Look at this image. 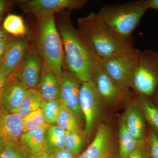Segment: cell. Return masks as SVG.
Returning <instances> with one entry per match:
<instances>
[{
    "instance_id": "cell-1",
    "label": "cell",
    "mask_w": 158,
    "mask_h": 158,
    "mask_svg": "<svg viewBox=\"0 0 158 158\" xmlns=\"http://www.w3.org/2000/svg\"><path fill=\"white\" fill-rule=\"evenodd\" d=\"M58 27L66 69L75 75L82 83L92 81L98 60L73 26L70 11L60 12Z\"/></svg>"
},
{
    "instance_id": "cell-2",
    "label": "cell",
    "mask_w": 158,
    "mask_h": 158,
    "mask_svg": "<svg viewBox=\"0 0 158 158\" xmlns=\"http://www.w3.org/2000/svg\"><path fill=\"white\" fill-rule=\"evenodd\" d=\"M77 24L79 34L98 61L134 47L132 38L118 36L97 13L91 11L87 16L79 18Z\"/></svg>"
},
{
    "instance_id": "cell-3",
    "label": "cell",
    "mask_w": 158,
    "mask_h": 158,
    "mask_svg": "<svg viewBox=\"0 0 158 158\" xmlns=\"http://www.w3.org/2000/svg\"><path fill=\"white\" fill-rule=\"evenodd\" d=\"M148 10L147 0H138L123 4L106 5L98 14L116 34L124 38H132V34Z\"/></svg>"
},
{
    "instance_id": "cell-4",
    "label": "cell",
    "mask_w": 158,
    "mask_h": 158,
    "mask_svg": "<svg viewBox=\"0 0 158 158\" xmlns=\"http://www.w3.org/2000/svg\"><path fill=\"white\" fill-rule=\"evenodd\" d=\"M54 16L38 18L37 49L44 62L52 69L60 81L63 72L64 51Z\"/></svg>"
},
{
    "instance_id": "cell-5",
    "label": "cell",
    "mask_w": 158,
    "mask_h": 158,
    "mask_svg": "<svg viewBox=\"0 0 158 158\" xmlns=\"http://www.w3.org/2000/svg\"><path fill=\"white\" fill-rule=\"evenodd\" d=\"M132 88L139 95L149 97L158 88V53L151 50L140 51Z\"/></svg>"
},
{
    "instance_id": "cell-6",
    "label": "cell",
    "mask_w": 158,
    "mask_h": 158,
    "mask_svg": "<svg viewBox=\"0 0 158 158\" xmlns=\"http://www.w3.org/2000/svg\"><path fill=\"white\" fill-rule=\"evenodd\" d=\"M140 51L134 47L127 49L107 59L99 60L104 70L126 89L132 88V80Z\"/></svg>"
},
{
    "instance_id": "cell-7",
    "label": "cell",
    "mask_w": 158,
    "mask_h": 158,
    "mask_svg": "<svg viewBox=\"0 0 158 158\" xmlns=\"http://www.w3.org/2000/svg\"><path fill=\"white\" fill-rule=\"evenodd\" d=\"M79 102L85 123V135L90 137L98 123L105 104L93 81L82 83Z\"/></svg>"
},
{
    "instance_id": "cell-8",
    "label": "cell",
    "mask_w": 158,
    "mask_h": 158,
    "mask_svg": "<svg viewBox=\"0 0 158 158\" xmlns=\"http://www.w3.org/2000/svg\"><path fill=\"white\" fill-rule=\"evenodd\" d=\"M92 81L105 104L116 106L127 99L129 90L123 87L109 76L98 61Z\"/></svg>"
},
{
    "instance_id": "cell-9",
    "label": "cell",
    "mask_w": 158,
    "mask_h": 158,
    "mask_svg": "<svg viewBox=\"0 0 158 158\" xmlns=\"http://www.w3.org/2000/svg\"><path fill=\"white\" fill-rule=\"evenodd\" d=\"M44 62L37 48L31 47L13 77L28 89H38L42 76Z\"/></svg>"
},
{
    "instance_id": "cell-10",
    "label": "cell",
    "mask_w": 158,
    "mask_h": 158,
    "mask_svg": "<svg viewBox=\"0 0 158 158\" xmlns=\"http://www.w3.org/2000/svg\"><path fill=\"white\" fill-rule=\"evenodd\" d=\"M21 2L23 11L38 17L55 15L65 9L69 11L81 9L88 2L86 0H31Z\"/></svg>"
},
{
    "instance_id": "cell-11",
    "label": "cell",
    "mask_w": 158,
    "mask_h": 158,
    "mask_svg": "<svg viewBox=\"0 0 158 158\" xmlns=\"http://www.w3.org/2000/svg\"><path fill=\"white\" fill-rule=\"evenodd\" d=\"M60 83L62 104L73 113L81 124L84 120L79 102L82 82L75 75L66 69L62 72Z\"/></svg>"
},
{
    "instance_id": "cell-12",
    "label": "cell",
    "mask_w": 158,
    "mask_h": 158,
    "mask_svg": "<svg viewBox=\"0 0 158 158\" xmlns=\"http://www.w3.org/2000/svg\"><path fill=\"white\" fill-rule=\"evenodd\" d=\"M115 154L112 130L108 125L101 123L91 144L79 158H114Z\"/></svg>"
},
{
    "instance_id": "cell-13",
    "label": "cell",
    "mask_w": 158,
    "mask_h": 158,
    "mask_svg": "<svg viewBox=\"0 0 158 158\" xmlns=\"http://www.w3.org/2000/svg\"><path fill=\"white\" fill-rule=\"evenodd\" d=\"M27 52V44L24 38L9 41L4 57L0 62V75L10 78L19 68Z\"/></svg>"
},
{
    "instance_id": "cell-14",
    "label": "cell",
    "mask_w": 158,
    "mask_h": 158,
    "mask_svg": "<svg viewBox=\"0 0 158 158\" xmlns=\"http://www.w3.org/2000/svg\"><path fill=\"white\" fill-rule=\"evenodd\" d=\"M128 107L123 117L127 131L136 141H145L144 117L140 105L137 101H134Z\"/></svg>"
},
{
    "instance_id": "cell-15",
    "label": "cell",
    "mask_w": 158,
    "mask_h": 158,
    "mask_svg": "<svg viewBox=\"0 0 158 158\" xmlns=\"http://www.w3.org/2000/svg\"><path fill=\"white\" fill-rule=\"evenodd\" d=\"M28 89L14 77L10 78L0 101L2 107L9 113H17Z\"/></svg>"
},
{
    "instance_id": "cell-16",
    "label": "cell",
    "mask_w": 158,
    "mask_h": 158,
    "mask_svg": "<svg viewBox=\"0 0 158 158\" xmlns=\"http://www.w3.org/2000/svg\"><path fill=\"white\" fill-rule=\"evenodd\" d=\"M23 133V118L17 113L3 109L0 116V139L3 141H19Z\"/></svg>"
},
{
    "instance_id": "cell-17",
    "label": "cell",
    "mask_w": 158,
    "mask_h": 158,
    "mask_svg": "<svg viewBox=\"0 0 158 158\" xmlns=\"http://www.w3.org/2000/svg\"><path fill=\"white\" fill-rule=\"evenodd\" d=\"M38 90L44 101L60 99V81L53 71L44 62Z\"/></svg>"
},
{
    "instance_id": "cell-18",
    "label": "cell",
    "mask_w": 158,
    "mask_h": 158,
    "mask_svg": "<svg viewBox=\"0 0 158 158\" xmlns=\"http://www.w3.org/2000/svg\"><path fill=\"white\" fill-rule=\"evenodd\" d=\"M46 127L23 133L20 137V143L28 152L31 157L40 155L44 152V131Z\"/></svg>"
},
{
    "instance_id": "cell-19",
    "label": "cell",
    "mask_w": 158,
    "mask_h": 158,
    "mask_svg": "<svg viewBox=\"0 0 158 158\" xmlns=\"http://www.w3.org/2000/svg\"><path fill=\"white\" fill-rule=\"evenodd\" d=\"M65 131L57 125H49L44 131V152L50 156L59 149L64 148Z\"/></svg>"
},
{
    "instance_id": "cell-20",
    "label": "cell",
    "mask_w": 158,
    "mask_h": 158,
    "mask_svg": "<svg viewBox=\"0 0 158 158\" xmlns=\"http://www.w3.org/2000/svg\"><path fill=\"white\" fill-rule=\"evenodd\" d=\"M119 129V158H126L143 141L138 142L133 138L127 131L123 118Z\"/></svg>"
},
{
    "instance_id": "cell-21",
    "label": "cell",
    "mask_w": 158,
    "mask_h": 158,
    "mask_svg": "<svg viewBox=\"0 0 158 158\" xmlns=\"http://www.w3.org/2000/svg\"><path fill=\"white\" fill-rule=\"evenodd\" d=\"M43 101L38 89H28L16 113L23 118L31 112L40 109Z\"/></svg>"
},
{
    "instance_id": "cell-22",
    "label": "cell",
    "mask_w": 158,
    "mask_h": 158,
    "mask_svg": "<svg viewBox=\"0 0 158 158\" xmlns=\"http://www.w3.org/2000/svg\"><path fill=\"white\" fill-rule=\"evenodd\" d=\"M137 101L141 107L144 117L152 128L158 132V108L149 98L139 95Z\"/></svg>"
},
{
    "instance_id": "cell-23",
    "label": "cell",
    "mask_w": 158,
    "mask_h": 158,
    "mask_svg": "<svg viewBox=\"0 0 158 158\" xmlns=\"http://www.w3.org/2000/svg\"><path fill=\"white\" fill-rule=\"evenodd\" d=\"M81 124L73 113L62 105L57 116L56 125L65 131L82 132Z\"/></svg>"
},
{
    "instance_id": "cell-24",
    "label": "cell",
    "mask_w": 158,
    "mask_h": 158,
    "mask_svg": "<svg viewBox=\"0 0 158 158\" xmlns=\"http://www.w3.org/2000/svg\"><path fill=\"white\" fill-rule=\"evenodd\" d=\"M23 133L37 129L40 128L48 126V123L45 117L41 108L29 113L23 118Z\"/></svg>"
},
{
    "instance_id": "cell-25",
    "label": "cell",
    "mask_w": 158,
    "mask_h": 158,
    "mask_svg": "<svg viewBox=\"0 0 158 158\" xmlns=\"http://www.w3.org/2000/svg\"><path fill=\"white\" fill-rule=\"evenodd\" d=\"M4 30L15 36H23L27 33V28L22 18L14 14L9 15L3 23Z\"/></svg>"
},
{
    "instance_id": "cell-26",
    "label": "cell",
    "mask_w": 158,
    "mask_h": 158,
    "mask_svg": "<svg viewBox=\"0 0 158 158\" xmlns=\"http://www.w3.org/2000/svg\"><path fill=\"white\" fill-rule=\"evenodd\" d=\"M84 141L82 132L65 131L64 139L65 149L75 154L80 155Z\"/></svg>"
},
{
    "instance_id": "cell-27",
    "label": "cell",
    "mask_w": 158,
    "mask_h": 158,
    "mask_svg": "<svg viewBox=\"0 0 158 158\" xmlns=\"http://www.w3.org/2000/svg\"><path fill=\"white\" fill-rule=\"evenodd\" d=\"M2 158H31L19 141L5 142Z\"/></svg>"
},
{
    "instance_id": "cell-28",
    "label": "cell",
    "mask_w": 158,
    "mask_h": 158,
    "mask_svg": "<svg viewBox=\"0 0 158 158\" xmlns=\"http://www.w3.org/2000/svg\"><path fill=\"white\" fill-rule=\"evenodd\" d=\"M62 105L60 99L43 102L40 108L49 124L56 125L57 116Z\"/></svg>"
},
{
    "instance_id": "cell-29",
    "label": "cell",
    "mask_w": 158,
    "mask_h": 158,
    "mask_svg": "<svg viewBox=\"0 0 158 158\" xmlns=\"http://www.w3.org/2000/svg\"><path fill=\"white\" fill-rule=\"evenodd\" d=\"M147 144L148 158H158V132L153 129L150 130Z\"/></svg>"
},
{
    "instance_id": "cell-30",
    "label": "cell",
    "mask_w": 158,
    "mask_h": 158,
    "mask_svg": "<svg viewBox=\"0 0 158 158\" xmlns=\"http://www.w3.org/2000/svg\"><path fill=\"white\" fill-rule=\"evenodd\" d=\"M126 158H148V144L145 141L141 142L136 149Z\"/></svg>"
},
{
    "instance_id": "cell-31",
    "label": "cell",
    "mask_w": 158,
    "mask_h": 158,
    "mask_svg": "<svg viewBox=\"0 0 158 158\" xmlns=\"http://www.w3.org/2000/svg\"><path fill=\"white\" fill-rule=\"evenodd\" d=\"M79 156L63 148L57 151L49 156L50 158H79Z\"/></svg>"
},
{
    "instance_id": "cell-32",
    "label": "cell",
    "mask_w": 158,
    "mask_h": 158,
    "mask_svg": "<svg viewBox=\"0 0 158 158\" xmlns=\"http://www.w3.org/2000/svg\"><path fill=\"white\" fill-rule=\"evenodd\" d=\"M10 79V77H6L0 75V101Z\"/></svg>"
},
{
    "instance_id": "cell-33",
    "label": "cell",
    "mask_w": 158,
    "mask_h": 158,
    "mask_svg": "<svg viewBox=\"0 0 158 158\" xmlns=\"http://www.w3.org/2000/svg\"><path fill=\"white\" fill-rule=\"evenodd\" d=\"M9 41L8 40L0 42V62L2 61L8 46L9 45Z\"/></svg>"
},
{
    "instance_id": "cell-34",
    "label": "cell",
    "mask_w": 158,
    "mask_h": 158,
    "mask_svg": "<svg viewBox=\"0 0 158 158\" xmlns=\"http://www.w3.org/2000/svg\"><path fill=\"white\" fill-rule=\"evenodd\" d=\"M148 9H153L158 12V0H147Z\"/></svg>"
},
{
    "instance_id": "cell-35",
    "label": "cell",
    "mask_w": 158,
    "mask_h": 158,
    "mask_svg": "<svg viewBox=\"0 0 158 158\" xmlns=\"http://www.w3.org/2000/svg\"><path fill=\"white\" fill-rule=\"evenodd\" d=\"M8 40V35L5 30L0 28V42Z\"/></svg>"
},
{
    "instance_id": "cell-36",
    "label": "cell",
    "mask_w": 158,
    "mask_h": 158,
    "mask_svg": "<svg viewBox=\"0 0 158 158\" xmlns=\"http://www.w3.org/2000/svg\"><path fill=\"white\" fill-rule=\"evenodd\" d=\"M6 8V2L5 1L0 0V18L5 12Z\"/></svg>"
},
{
    "instance_id": "cell-37",
    "label": "cell",
    "mask_w": 158,
    "mask_h": 158,
    "mask_svg": "<svg viewBox=\"0 0 158 158\" xmlns=\"http://www.w3.org/2000/svg\"><path fill=\"white\" fill-rule=\"evenodd\" d=\"M4 144H5V141H3L2 140L0 139V158H2Z\"/></svg>"
},
{
    "instance_id": "cell-38",
    "label": "cell",
    "mask_w": 158,
    "mask_h": 158,
    "mask_svg": "<svg viewBox=\"0 0 158 158\" xmlns=\"http://www.w3.org/2000/svg\"><path fill=\"white\" fill-rule=\"evenodd\" d=\"M31 158H50L49 156L47 155L44 152L40 155L32 157Z\"/></svg>"
},
{
    "instance_id": "cell-39",
    "label": "cell",
    "mask_w": 158,
    "mask_h": 158,
    "mask_svg": "<svg viewBox=\"0 0 158 158\" xmlns=\"http://www.w3.org/2000/svg\"><path fill=\"white\" fill-rule=\"evenodd\" d=\"M155 94L156 102L157 105V107L158 108V88L156 91Z\"/></svg>"
},
{
    "instance_id": "cell-40",
    "label": "cell",
    "mask_w": 158,
    "mask_h": 158,
    "mask_svg": "<svg viewBox=\"0 0 158 158\" xmlns=\"http://www.w3.org/2000/svg\"><path fill=\"white\" fill-rule=\"evenodd\" d=\"M3 111V108L2 107V106H1V104H0V116H1V114H2V112Z\"/></svg>"
}]
</instances>
